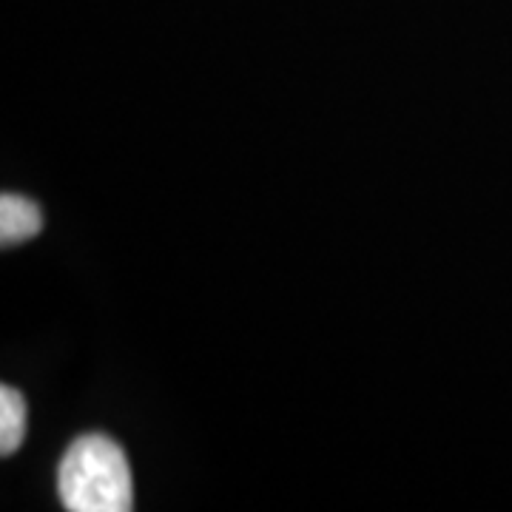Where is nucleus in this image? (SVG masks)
<instances>
[{"label":"nucleus","mask_w":512,"mask_h":512,"mask_svg":"<svg viewBox=\"0 0 512 512\" xmlns=\"http://www.w3.org/2000/svg\"><path fill=\"white\" fill-rule=\"evenodd\" d=\"M57 493L72 512L131 510L134 487L123 447L103 433L74 439L57 470Z\"/></svg>","instance_id":"nucleus-1"},{"label":"nucleus","mask_w":512,"mask_h":512,"mask_svg":"<svg viewBox=\"0 0 512 512\" xmlns=\"http://www.w3.org/2000/svg\"><path fill=\"white\" fill-rule=\"evenodd\" d=\"M40 228H43V214L37 202L26 200L20 194H9V191L0 197V242L6 248L29 242L40 234Z\"/></svg>","instance_id":"nucleus-2"},{"label":"nucleus","mask_w":512,"mask_h":512,"mask_svg":"<svg viewBox=\"0 0 512 512\" xmlns=\"http://www.w3.org/2000/svg\"><path fill=\"white\" fill-rule=\"evenodd\" d=\"M26 439V399L15 387H0V453L12 456Z\"/></svg>","instance_id":"nucleus-3"}]
</instances>
